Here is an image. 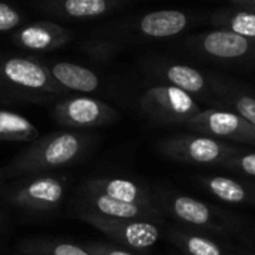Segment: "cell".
I'll use <instances>...</instances> for the list:
<instances>
[{
  "instance_id": "cell-1",
  "label": "cell",
  "mask_w": 255,
  "mask_h": 255,
  "mask_svg": "<svg viewBox=\"0 0 255 255\" xmlns=\"http://www.w3.org/2000/svg\"><path fill=\"white\" fill-rule=\"evenodd\" d=\"M93 143V136L76 131H52L31 142L3 167L6 179L43 175L81 160Z\"/></svg>"
},
{
  "instance_id": "cell-2",
  "label": "cell",
  "mask_w": 255,
  "mask_h": 255,
  "mask_svg": "<svg viewBox=\"0 0 255 255\" xmlns=\"http://www.w3.org/2000/svg\"><path fill=\"white\" fill-rule=\"evenodd\" d=\"M197 22L199 16L194 12L182 9H158L106 25L99 34L115 40L126 49V46L133 43L176 37L196 27Z\"/></svg>"
},
{
  "instance_id": "cell-3",
  "label": "cell",
  "mask_w": 255,
  "mask_h": 255,
  "mask_svg": "<svg viewBox=\"0 0 255 255\" xmlns=\"http://www.w3.org/2000/svg\"><path fill=\"white\" fill-rule=\"evenodd\" d=\"M66 93L52 78L43 60L31 57H0V94L45 103Z\"/></svg>"
},
{
  "instance_id": "cell-4",
  "label": "cell",
  "mask_w": 255,
  "mask_h": 255,
  "mask_svg": "<svg viewBox=\"0 0 255 255\" xmlns=\"http://www.w3.org/2000/svg\"><path fill=\"white\" fill-rule=\"evenodd\" d=\"M155 197L161 212L181 224L223 236L244 230V223L239 218L196 197L173 191H155Z\"/></svg>"
},
{
  "instance_id": "cell-5",
  "label": "cell",
  "mask_w": 255,
  "mask_h": 255,
  "mask_svg": "<svg viewBox=\"0 0 255 255\" xmlns=\"http://www.w3.org/2000/svg\"><path fill=\"white\" fill-rule=\"evenodd\" d=\"M142 66L143 73L155 81V84L179 88L194 97L199 103H206L208 108L227 109L214 91L211 72H203L193 66L157 55L143 58Z\"/></svg>"
},
{
  "instance_id": "cell-6",
  "label": "cell",
  "mask_w": 255,
  "mask_h": 255,
  "mask_svg": "<svg viewBox=\"0 0 255 255\" xmlns=\"http://www.w3.org/2000/svg\"><path fill=\"white\" fill-rule=\"evenodd\" d=\"M157 151L173 161L191 166H224L244 151L238 146L203 134H175L160 139Z\"/></svg>"
},
{
  "instance_id": "cell-7",
  "label": "cell",
  "mask_w": 255,
  "mask_h": 255,
  "mask_svg": "<svg viewBox=\"0 0 255 255\" xmlns=\"http://www.w3.org/2000/svg\"><path fill=\"white\" fill-rule=\"evenodd\" d=\"M182 51L223 64H255V39L226 30H209L190 34L179 42Z\"/></svg>"
},
{
  "instance_id": "cell-8",
  "label": "cell",
  "mask_w": 255,
  "mask_h": 255,
  "mask_svg": "<svg viewBox=\"0 0 255 255\" xmlns=\"http://www.w3.org/2000/svg\"><path fill=\"white\" fill-rule=\"evenodd\" d=\"M140 111L160 126H185L202 112V105L188 93L169 85H149L139 99Z\"/></svg>"
},
{
  "instance_id": "cell-9",
  "label": "cell",
  "mask_w": 255,
  "mask_h": 255,
  "mask_svg": "<svg viewBox=\"0 0 255 255\" xmlns=\"http://www.w3.org/2000/svg\"><path fill=\"white\" fill-rule=\"evenodd\" d=\"M64 182L55 175H34L16 181L4 193L6 202L30 212H49L61 205Z\"/></svg>"
},
{
  "instance_id": "cell-10",
  "label": "cell",
  "mask_w": 255,
  "mask_h": 255,
  "mask_svg": "<svg viewBox=\"0 0 255 255\" xmlns=\"http://www.w3.org/2000/svg\"><path fill=\"white\" fill-rule=\"evenodd\" d=\"M184 127L197 134L209 136L226 143L255 146V127L232 109L206 108Z\"/></svg>"
},
{
  "instance_id": "cell-11",
  "label": "cell",
  "mask_w": 255,
  "mask_h": 255,
  "mask_svg": "<svg viewBox=\"0 0 255 255\" xmlns=\"http://www.w3.org/2000/svg\"><path fill=\"white\" fill-rule=\"evenodd\" d=\"M76 217L91 227L102 232L106 238L121 245L123 248L145 251L154 247L161 238L160 224L137 220H117L105 218L88 212L78 211Z\"/></svg>"
},
{
  "instance_id": "cell-12",
  "label": "cell",
  "mask_w": 255,
  "mask_h": 255,
  "mask_svg": "<svg viewBox=\"0 0 255 255\" xmlns=\"http://www.w3.org/2000/svg\"><path fill=\"white\" fill-rule=\"evenodd\" d=\"M54 118L63 127L82 130L112 124L118 120V114L111 105L99 99L73 96L55 105Z\"/></svg>"
},
{
  "instance_id": "cell-13",
  "label": "cell",
  "mask_w": 255,
  "mask_h": 255,
  "mask_svg": "<svg viewBox=\"0 0 255 255\" xmlns=\"http://www.w3.org/2000/svg\"><path fill=\"white\" fill-rule=\"evenodd\" d=\"M78 211L94 214L105 218H117V220H137V221H149L160 224L163 218V212L160 209L143 208L137 205H130L124 202H118L105 194L90 191L82 188L81 199L78 203Z\"/></svg>"
},
{
  "instance_id": "cell-14",
  "label": "cell",
  "mask_w": 255,
  "mask_h": 255,
  "mask_svg": "<svg viewBox=\"0 0 255 255\" xmlns=\"http://www.w3.org/2000/svg\"><path fill=\"white\" fill-rule=\"evenodd\" d=\"M126 0H49L36 4L42 13L64 21H90L127 7Z\"/></svg>"
},
{
  "instance_id": "cell-15",
  "label": "cell",
  "mask_w": 255,
  "mask_h": 255,
  "mask_svg": "<svg viewBox=\"0 0 255 255\" xmlns=\"http://www.w3.org/2000/svg\"><path fill=\"white\" fill-rule=\"evenodd\" d=\"M75 33L54 21H34L13 33V42L28 51H55L69 43Z\"/></svg>"
},
{
  "instance_id": "cell-16",
  "label": "cell",
  "mask_w": 255,
  "mask_h": 255,
  "mask_svg": "<svg viewBox=\"0 0 255 255\" xmlns=\"http://www.w3.org/2000/svg\"><path fill=\"white\" fill-rule=\"evenodd\" d=\"M84 188L105 194V196L115 199L118 202L137 205V206H143V208L160 209V206L157 203L155 193H152L149 188H146L145 185H142L133 179H127V178H96V179L88 181L84 185Z\"/></svg>"
},
{
  "instance_id": "cell-17",
  "label": "cell",
  "mask_w": 255,
  "mask_h": 255,
  "mask_svg": "<svg viewBox=\"0 0 255 255\" xmlns=\"http://www.w3.org/2000/svg\"><path fill=\"white\" fill-rule=\"evenodd\" d=\"M197 184L214 199L227 205L255 206V181L233 176H197Z\"/></svg>"
},
{
  "instance_id": "cell-18",
  "label": "cell",
  "mask_w": 255,
  "mask_h": 255,
  "mask_svg": "<svg viewBox=\"0 0 255 255\" xmlns=\"http://www.w3.org/2000/svg\"><path fill=\"white\" fill-rule=\"evenodd\" d=\"M211 78L214 91L224 108L235 111L255 127L254 91L245 87L242 82L220 73H211Z\"/></svg>"
},
{
  "instance_id": "cell-19",
  "label": "cell",
  "mask_w": 255,
  "mask_h": 255,
  "mask_svg": "<svg viewBox=\"0 0 255 255\" xmlns=\"http://www.w3.org/2000/svg\"><path fill=\"white\" fill-rule=\"evenodd\" d=\"M46 67L49 69L52 78L66 90V91H78V93H94L102 87V81L99 75L84 66L70 63V61H48L43 60Z\"/></svg>"
},
{
  "instance_id": "cell-20",
  "label": "cell",
  "mask_w": 255,
  "mask_h": 255,
  "mask_svg": "<svg viewBox=\"0 0 255 255\" xmlns=\"http://www.w3.org/2000/svg\"><path fill=\"white\" fill-rule=\"evenodd\" d=\"M167 239L184 255H229L212 238L179 227L169 229Z\"/></svg>"
},
{
  "instance_id": "cell-21",
  "label": "cell",
  "mask_w": 255,
  "mask_h": 255,
  "mask_svg": "<svg viewBox=\"0 0 255 255\" xmlns=\"http://www.w3.org/2000/svg\"><path fill=\"white\" fill-rule=\"evenodd\" d=\"M209 22L217 30H226L244 37L255 39V15L236 7H218L209 13Z\"/></svg>"
},
{
  "instance_id": "cell-22",
  "label": "cell",
  "mask_w": 255,
  "mask_h": 255,
  "mask_svg": "<svg viewBox=\"0 0 255 255\" xmlns=\"http://www.w3.org/2000/svg\"><path fill=\"white\" fill-rule=\"evenodd\" d=\"M39 139V128L25 117L12 111L0 109V142H34Z\"/></svg>"
},
{
  "instance_id": "cell-23",
  "label": "cell",
  "mask_w": 255,
  "mask_h": 255,
  "mask_svg": "<svg viewBox=\"0 0 255 255\" xmlns=\"http://www.w3.org/2000/svg\"><path fill=\"white\" fill-rule=\"evenodd\" d=\"M21 253L25 255H91L84 250V247L43 239H34L22 244Z\"/></svg>"
},
{
  "instance_id": "cell-24",
  "label": "cell",
  "mask_w": 255,
  "mask_h": 255,
  "mask_svg": "<svg viewBox=\"0 0 255 255\" xmlns=\"http://www.w3.org/2000/svg\"><path fill=\"white\" fill-rule=\"evenodd\" d=\"M79 49L84 51L87 55H90L93 60L106 63V61L112 60L124 48L120 43H117L115 40H112V39H109L106 36H102V34L96 33L91 37L85 39L81 43Z\"/></svg>"
},
{
  "instance_id": "cell-25",
  "label": "cell",
  "mask_w": 255,
  "mask_h": 255,
  "mask_svg": "<svg viewBox=\"0 0 255 255\" xmlns=\"http://www.w3.org/2000/svg\"><path fill=\"white\" fill-rule=\"evenodd\" d=\"M223 167L236 175H242L244 178H250L255 181V152L244 151L238 157L229 160Z\"/></svg>"
},
{
  "instance_id": "cell-26",
  "label": "cell",
  "mask_w": 255,
  "mask_h": 255,
  "mask_svg": "<svg viewBox=\"0 0 255 255\" xmlns=\"http://www.w3.org/2000/svg\"><path fill=\"white\" fill-rule=\"evenodd\" d=\"M21 19L22 16L15 7L6 3H0V33L16 28L21 24Z\"/></svg>"
},
{
  "instance_id": "cell-27",
  "label": "cell",
  "mask_w": 255,
  "mask_h": 255,
  "mask_svg": "<svg viewBox=\"0 0 255 255\" xmlns=\"http://www.w3.org/2000/svg\"><path fill=\"white\" fill-rule=\"evenodd\" d=\"M84 250L88 251L91 255H137L136 253H131L123 247H117L111 244H100V242L87 244Z\"/></svg>"
},
{
  "instance_id": "cell-28",
  "label": "cell",
  "mask_w": 255,
  "mask_h": 255,
  "mask_svg": "<svg viewBox=\"0 0 255 255\" xmlns=\"http://www.w3.org/2000/svg\"><path fill=\"white\" fill-rule=\"evenodd\" d=\"M227 6L230 7H236L241 10H247L255 15V0H232Z\"/></svg>"
},
{
  "instance_id": "cell-29",
  "label": "cell",
  "mask_w": 255,
  "mask_h": 255,
  "mask_svg": "<svg viewBox=\"0 0 255 255\" xmlns=\"http://www.w3.org/2000/svg\"><path fill=\"white\" fill-rule=\"evenodd\" d=\"M6 181V176H4V172H3V169H0V188H1V185H3V182Z\"/></svg>"
},
{
  "instance_id": "cell-30",
  "label": "cell",
  "mask_w": 255,
  "mask_h": 255,
  "mask_svg": "<svg viewBox=\"0 0 255 255\" xmlns=\"http://www.w3.org/2000/svg\"><path fill=\"white\" fill-rule=\"evenodd\" d=\"M247 255H255V254H247Z\"/></svg>"
}]
</instances>
